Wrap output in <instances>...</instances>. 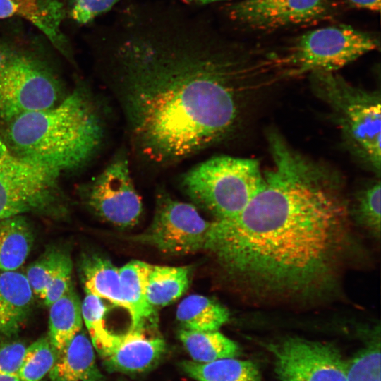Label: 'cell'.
I'll list each match as a JSON object with an SVG mask.
<instances>
[{"label": "cell", "instance_id": "6da1fadb", "mask_svg": "<svg viewBox=\"0 0 381 381\" xmlns=\"http://www.w3.org/2000/svg\"><path fill=\"white\" fill-rule=\"evenodd\" d=\"M105 45L135 146L155 163L179 161L227 138L264 85V61H252L206 18L174 4L124 8Z\"/></svg>", "mask_w": 381, "mask_h": 381}, {"label": "cell", "instance_id": "7a4b0ae2", "mask_svg": "<svg viewBox=\"0 0 381 381\" xmlns=\"http://www.w3.org/2000/svg\"><path fill=\"white\" fill-rule=\"evenodd\" d=\"M268 144L262 188L237 216L211 222L205 249L257 292L311 296L331 284L346 239L341 180L278 132Z\"/></svg>", "mask_w": 381, "mask_h": 381}, {"label": "cell", "instance_id": "3957f363", "mask_svg": "<svg viewBox=\"0 0 381 381\" xmlns=\"http://www.w3.org/2000/svg\"><path fill=\"white\" fill-rule=\"evenodd\" d=\"M7 124L4 140L15 154L59 174L87 163L103 138L99 114L81 88Z\"/></svg>", "mask_w": 381, "mask_h": 381}, {"label": "cell", "instance_id": "277c9868", "mask_svg": "<svg viewBox=\"0 0 381 381\" xmlns=\"http://www.w3.org/2000/svg\"><path fill=\"white\" fill-rule=\"evenodd\" d=\"M310 75L313 90L330 108L351 153L379 176L381 164L380 92L353 86L335 72H315Z\"/></svg>", "mask_w": 381, "mask_h": 381}, {"label": "cell", "instance_id": "5b68a950", "mask_svg": "<svg viewBox=\"0 0 381 381\" xmlns=\"http://www.w3.org/2000/svg\"><path fill=\"white\" fill-rule=\"evenodd\" d=\"M263 172L258 160L220 155L209 159L182 179L186 193L217 220L240 214L258 193Z\"/></svg>", "mask_w": 381, "mask_h": 381}, {"label": "cell", "instance_id": "8992f818", "mask_svg": "<svg viewBox=\"0 0 381 381\" xmlns=\"http://www.w3.org/2000/svg\"><path fill=\"white\" fill-rule=\"evenodd\" d=\"M63 99L52 70L34 54L0 43V122L47 109Z\"/></svg>", "mask_w": 381, "mask_h": 381}, {"label": "cell", "instance_id": "52a82bcc", "mask_svg": "<svg viewBox=\"0 0 381 381\" xmlns=\"http://www.w3.org/2000/svg\"><path fill=\"white\" fill-rule=\"evenodd\" d=\"M59 173L15 154L0 137V219L56 214Z\"/></svg>", "mask_w": 381, "mask_h": 381}, {"label": "cell", "instance_id": "ba28073f", "mask_svg": "<svg viewBox=\"0 0 381 381\" xmlns=\"http://www.w3.org/2000/svg\"><path fill=\"white\" fill-rule=\"evenodd\" d=\"M379 46L378 39L368 32L327 26L302 35L283 63L291 74L335 72Z\"/></svg>", "mask_w": 381, "mask_h": 381}, {"label": "cell", "instance_id": "9c48e42d", "mask_svg": "<svg viewBox=\"0 0 381 381\" xmlns=\"http://www.w3.org/2000/svg\"><path fill=\"white\" fill-rule=\"evenodd\" d=\"M210 225L211 222L205 220L193 205L161 193L151 224L131 239L164 253L188 254L205 249Z\"/></svg>", "mask_w": 381, "mask_h": 381}, {"label": "cell", "instance_id": "30bf717a", "mask_svg": "<svg viewBox=\"0 0 381 381\" xmlns=\"http://www.w3.org/2000/svg\"><path fill=\"white\" fill-rule=\"evenodd\" d=\"M269 349L281 381H346V361L332 344L291 337Z\"/></svg>", "mask_w": 381, "mask_h": 381}, {"label": "cell", "instance_id": "8fae6325", "mask_svg": "<svg viewBox=\"0 0 381 381\" xmlns=\"http://www.w3.org/2000/svg\"><path fill=\"white\" fill-rule=\"evenodd\" d=\"M87 205L104 221L120 228L135 225L141 215L140 197L124 153H119L87 187Z\"/></svg>", "mask_w": 381, "mask_h": 381}, {"label": "cell", "instance_id": "7c38bea8", "mask_svg": "<svg viewBox=\"0 0 381 381\" xmlns=\"http://www.w3.org/2000/svg\"><path fill=\"white\" fill-rule=\"evenodd\" d=\"M327 10L326 0H243L234 4L229 14L241 24L270 30L314 22Z\"/></svg>", "mask_w": 381, "mask_h": 381}, {"label": "cell", "instance_id": "4fadbf2b", "mask_svg": "<svg viewBox=\"0 0 381 381\" xmlns=\"http://www.w3.org/2000/svg\"><path fill=\"white\" fill-rule=\"evenodd\" d=\"M147 331L131 329L119 335L109 352L102 357L109 370L121 373H140L154 367L166 349L164 340L148 335Z\"/></svg>", "mask_w": 381, "mask_h": 381}, {"label": "cell", "instance_id": "5bb4252c", "mask_svg": "<svg viewBox=\"0 0 381 381\" xmlns=\"http://www.w3.org/2000/svg\"><path fill=\"white\" fill-rule=\"evenodd\" d=\"M66 11L60 0H0V19L20 17L39 29L62 54L68 44L61 31Z\"/></svg>", "mask_w": 381, "mask_h": 381}, {"label": "cell", "instance_id": "9a60e30c", "mask_svg": "<svg viewBox=\"0 0 381 381\" xmlns=\"http://www.w3.org/2000/svg\"><path fill=\"white\" fill-rule=\"evenodd\" d=\"M34 294L25 273L0 272V335L16 334L29 318Z\"/></svg>", "mask_w": 381, "mask_h": 381}, {"label": "cell", "instance_id": "2e32d148", "mask_svg": "<svg viewBox=\"0 0 381 381\" xmlns=\"http://www.w3.org/2000/svg\"><path fill=\"white\" fill-rule=\"evenodd\" d=\"M151 265L141 260H131L119 269L121 293L131 316V329L148 331L156 327L155 310L147 298Z\"/></svg>", "mask_w": 381, "mask_h": 381}, {"label": "cell", "instance_id": "e0dca14e", "mask_svg": "<svg viewBox=\"0 0 381 381\" xmlns=\"http://www.w3.org/2000/svg\"><path fill=\"white\" fill-rule=\"evenodd\" d=\"M49 381H105L96 362L95 348L82 329L58 352Z\"/></svg>", "mask_w": 381, "mask_h": 381}, {"label": "cell", "instance_id": "ac0fdd59", "mask_svg": "<svg viewBox=\"0 0 381 381\" xmlns=\"http://www.w3.org/2000/svg\"><path fill=\"white\" fill-rule=\"evenodd\" d=\"M80 270L86 294L126 310L121 293L119 269L109 260L97 254L85 255L80 260Z\"/></svg>", "mask_w": 381, "mask_h": 381}, {"label": "cell", "instance_id": "d6986e66", "mask_svg": "<svg viewBox=\"0 0 381 381\" xmlns=\"http://www.w3.org/2000/svg\"><path fill=\"white\" fill-rule=\"evenodd\" d=\"M34 241L32 226L25 215L0 219V272L18 270Z\"/></svg>", "mask_w": 381, "mask_h": 381}, {"label": "cell", "instance_id": "ffe728a7", "mask_svg": "<svg viewBox=\"0 0 381 381\" xmlns=\"http://www.w3.org/2000/svg\"><path fill=\"white\" fill-rule=\"evenodd\" d=\"M48 308V337L59 352L83 329L81 302L72 285Z\"/></svg>", "mask_w": 381, "mask_h": 381}, {"label": "cell", "instance_id": "44dd1931", "mask_svg": "<svg viewBox=\"0 0 381 381\" xmlns=\"http://www.w3.org/2000/svg\"><path fill=\"white\" fill-rule=\"evenodd\" d=\"M176 317L183 329L197 332L218 331L229 318L228 310L211 298L193 294L178 306Z\"/></svg>", "mask_w": 381, "mask_h": 381}, {"label": "cell", "instance_id": "7402d4cb", "mask_svg": "<svg viewBox=\"0 0 381 381\" xmlns=\"http://www.w3.org/2000/svg\"><path fill=\"white\" fill-rule=\"evenodd\" d=\"M181 367L197 381H261L259 368L255 363L235 358L209 363L184 361Z\"/></svg>", "mask_w": 381, "mask_h": 381}, {"label": "cell", "instance_id": "603a6c76", "mask_svg": "<svg viewBox=\"0 0 381 381\" xmlns=\"http://www.w3.org/2000/svg\"><path fill=\"white\" fill-rule=\"evenodd\" d=\"M179 337L193 361L209 363L239 354L238 344L219 331L197 332L182 329Z\"/></svg>", "mask_w": 381, "mask_h": 381}, {"label": "cell", "instance_id": "cb8c5ba5", "mask_svg": "<svg viewBox=\"0 0 381 381\" xmlns=\"http://www.w3.org/2000/svg\"><path fill=\"white\" fill-rule=\"evenodd\" d=\"M188 267L151 265L147 298L152 307L167 306L181 297L189 284Z\"/></svg>", "mask_w": 381, "mask_h": 381}, {"label": "cell", "instance_id": "d4e9b609", "mask_svg": "<svg viewBox=\"0 0 381 381\" xmlns=\"http://www.w3.org/2000/svg\"><path fill=\"white\" fill-rule=\"evenodd\" d=\"M83 321L87 329L88 337L95 350L102 357L114 346L119 335L109 332L106 325L107 308L102 299L86 294L81 303Z\"/></svg>", "mask_w": 381, "mask_h": 381}, {"label": "cell", "instance_id": "484cf974", "mask_svg": "<svg viewBox=\"0 0 381 381\" xmlns=\"http://www.w3.org/2000/svg\"><path fill=\"white\" fill-rule=\"evenodd\" d=\"M58 352L48 336H43L26 347L17 375L20 381H40L52 368Z\"/></svg>", "mask_w": 381, "mask_h": 381}, {"label": "cell", "instance_id": "4316f807", "mask_svg": "<svg viewBox=\"0 0 381 381\" xmlns=\"http://www.w3.org/2000/svg\"><path fill=\"white\" fill-rule=\"evenodd\" d=\"M70 257L64 248L52 246L28 267L25 274L35 296L43 299L49 282Z\"/></svg>", "mask_w": 381, "mask_h": 381}, {"label": "cell", "instance_id": "83f0119b", "mask_svg": "<svg viewBox=\"0 0 381 381\" xmlns=\"http://www.w3.org/2000/svg\"><path fill=\"white\" fill-rule=\"evenodd\" d=\"M380 181L377 180L358 192L353 213L358 222L375 237L380 236Z\"/></svg>", "mask_w": 381, "mask_h": 381}, {"label": "cell", "instance_id": "f1b7e54d", "mask_svg": "<svg viewBox=\"0 0 381 381\" xmlns=\"http://www.w3.org/2000/svg\"><path fill=\"white\" fill-rule=\"evenodd\" d=\"M346 381H380V341L374 339L346 362Z\"/></svg>", "mask_w": 381, "mask_h": 381}, {"label": "cell", "instance_id": "f546056e", "mask_svg": "<svg viewBox=\"0 0 381 381\" xmlns=\"http://www.w3.org/2000/svg\"><path fill=\"white\" fill-rule=\"evenodd\" d=\"M119 0H64L66 13L76 23L86 24L107 12Z\"/></svg>", "mask_w": 381, "mask_h": 381}, {"label": "cell", "instance_id": "4dcf8cb0", "mask_svg": "<svg viewBox=\"0 0 381 381\" xmlns=\"http://www.w3.org/2000/svg\"><path fill=\"white\" fill-rule=\"evenodd\" d=\"M26 347L20 341H0V375L17 377Z\"/></svg>", "mask_w": 381, "mask_h": 381}, {"label": "cell", "instance_id": "1f68e13d", "mask_svg": "<svg viewBox=\"0 0 381 381\" xmlns=\"http://www.w3.org/2000/svg\"><path fill=\"white\" fill-rule=\"evenodd\" d=\"M73 263L71 258H68L49 282L42 301L49 307L54 301L65 294L72 284Z\"/></svg>", "mask_w": 381, "mask_h": 381}, {"label": "cell", "instance_id": "d6a6232c", "mask_svg": "<svg viewBox=\"0 0 381 381\" xmlns=\"http://www.w3.org/2000/svg\"><path fill=\"white\" fill-rule=\"evenodd\" d=\"M349 1L359 8L374 11H379L380 9V0H349Z\"/></svg>", "mask_w": 381, "mask_h": 381}, {"label": "cell", "instance_id": "836d02e7", "mask_svg": "<svg viewBox=\"0 0 381 381\" xmlns=\"http://www.w3.org/2000/svg\"><path fill=\"white\" fill-rule=\"evenodd\" d=\"M188 2L197 4H208L214 2L224 1V0H186Z\"/></svg>", "mask_w": 381, "mask_h": 381}, {"label": "cell", "instance_id": "e575fe53", "mask_svg": "<svg viewBox=\"0 0 381 381\" xmlns=\"http://www.w3.org/2000/svg\"><path fill=\"white\" fill-rule=\"evenodd\" d=\"M0 381H20L16 376L0 375Z\"/></svg>", "mask_w": 381, "mask_h": 381}]
</instances>
